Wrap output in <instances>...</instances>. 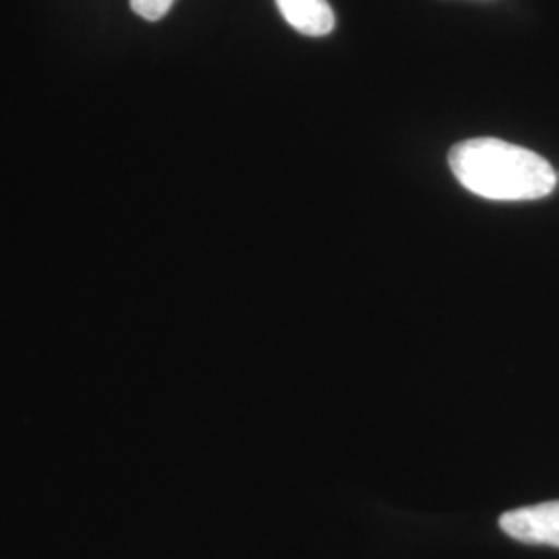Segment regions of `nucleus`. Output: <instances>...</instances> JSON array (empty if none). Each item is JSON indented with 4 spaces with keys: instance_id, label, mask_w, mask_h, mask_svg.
I'll list each match as a JSON object with an SVG mask.
<instances>
[{
    "instance_id": "nucleus-1",
    "label": "nucleus",
    "mask_w": 559,
    "mask_h": 559,
    "mask_svg": "<svg viewBox=\"0 0 559 559\" xmlns=\"http://www.w3.org/2000/svg\"><path fill=\"white\" fill-rule=\"evenodd\" d=\"M448 162L460 185L485 200H543L558 187V173L537 152L496 138L460 141Z\"/></svg>"
},
{
    "instance_id": "nucleus-2",
    "label": "nucleus",
    "mask_w": 559,
    "mask_h": 559,
    "mask_svg": "<svg viewBox=\"0 0 559 559\" xmlns=\"http://www.w3.org/2000/svg\"><path fill=\"white\" fill-rule=\"evenodd\" d=\"M500 526L508 537L520 543L559 547V500L506 512Z\"/></svg>"
},
{
    "instance_id": "nucleus-3",
    "label": "nucleus",
    "mask_w": 559,
    "mask_h": 559,
    "mask_svg": "<svg viewBox=\"0 0 559 559\" xmlns=\"http://www.w3.org/2000/svg\"><path fill=\"white\" fill-rule=\"evenodd\" d=\"M282 17L297 32L320 38L336 27V15L328 0H276Z\"/></svg>"
},
{
    "instance_id": "nucleus-4",
    "label": "nucleus",
    "mask_w": 559,
    "mask_h": 559,
    "mask_svg": "<svg viewBox=\"0 0 559 559\" xmlns=\"http://www.w3.org/2000/svg\"><path fill=\"white\" fill-rule=\"evenodd\" d=\"M175 0H131V9L147 21H158L168 15Z\"/></svg>"
},
{
    "instance_id": "nucleus-5",
    "label": "nucleus",
    "mask_w": 559,
    "mask_h": 559,
    "mask_svg": "<svg viewBox=\"0 0 559 559\" xmlns=\"http://www.w3.org/2000/svg\"><path fill=\"white\" fill-rule=\"evenodd\" d=\"M558 182H559V173H558Z\"/></svg>"
}]
</instances>
